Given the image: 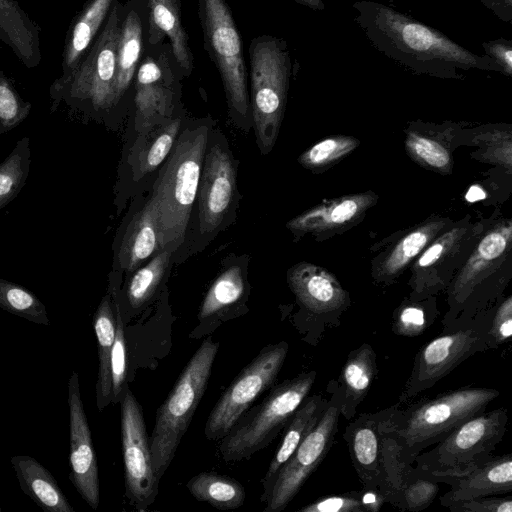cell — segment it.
Masks as SVG:
<instances>
[{
    "mask_svg": "<svg viewBox=\"0 0 512 512\" xmlns=\"http://www.w3.org/2000/svg\"><path fill=\"white\" fill-rule=\"evenodd\" d=\"M352 7L355 23L374 48L415 74L462 79L464 72L473 69L503 73L487 55L474 54L391 7L370 0L355 2Z\"/></svg>",
    "mask_w": 512,
    "mask_h": 512,
    "instance_id": "6da1fadb",
    "label": "cell"
},
{
    "mask_svg": "<svg viewBox=\"0 0 512 512\" xmlns=\"http://www.w3.org/2000/svg\"><path fill=\"white\" fill-rule=\"evenodd\" d=\"M212 125L210 118L186 119L158 170L149 196L156 211L161 250L172 246L176 254L187 238Z\"/></svg>",
    "mask_w": 512,
    "mask_h": 512,
    "instance_id": "7a4b0ae2",
    "label": "cell"
},
{
    "mask_svg": "<svg viewBox=\"0 0 512 512\" xmlns=\"http://www.w3.org/2000/svg\"><path fill=\"white\" fill-rule=\"evenodd\" d=\"M512 278V220L492 216L472 252L447 286L448 329L471 320L494 304Z\"/></svg>",
    "mask_w": 512,
    "mask_h": 512,
    "instance_id": "3957f363",
    "label": "cell"
},
{
    "mask_svg": "<svg viewBox=\"0 0 512 512\" xmlns=\"http://www.w3.org/2000/svg\"><path fill=\"white\" fill-rule=\"evenodd\" d=\"M500 395L494 388L463 386L422 399L405 408L394 404L381 425L401 462L413 465L426 448L445 439L457 426L484 412Z\"/></svg>",
    "mask_w": 512,
    "mask_h": 512,
    "instance_id": "277c9868",
    "label": "cell"
},
{
    "mask_svg": "<svg viewBox=\"0 0 512 512\" xmlns=\"http://www.w3.org/2000/svg\"><path fill=\"white\" fill-rule=\"evenodd\" d=\"M123 4L114 0L102 29L75 72L51 84L50 112L64 104L86 120L110 125Z\"/></svg>",
    "mask_w": 512,
    "mask_h": 512,
    "instance_id": "5b68a950",
    "label": "cell"
},
{
    "mask_svg": "<svg viewBox=\"0 0 512 512\" xmlns=\"http://www.w3.org/2000/svg\"><path fill=\"white\" fill-rule=\"evenodd\" d=\"M237 167V161L226 137L221 131L212 127L208 135L198 184L197 215H195L194 226L191 228L193 234L187 241L185 240L186 243L174 256L188 244L190 246L186 256L188 252H200L234 221L240 198L237 187Z\"/></svg>",
    "mask_w": 512,
    "mask_h": 512,
    "instance_id": "8992f818",
    "label": "cell"
},
{
    "mask_svg": "<svg viewBox=\"0 0 512 512\" xmlns=\"http://www.w3.org/2000/svg\"><path fill=\"white\" fill-rule=\"evenodd\" d=\"M249 100L258 148L262 155L274 147L283 120L291 57L283 38L263 34L250 41Z\"/></svg>",
    "mask_w": 512,
    "mask_h": 512,
    "instance_id": "52a82bcc",
    "label": "cell"
},
{
    "mask_svg": "<svg viewBox=\"0 0 512 512\" xmlns=\"http://www.w3.org/2000/svg\"><path fill=\"white\" fill-rule=\"evenodd\" d=\"M316 376L311 370L274 384L268 395L249 407L220 439L221 458L226 462L246 460L273 442L309 395Z\"/></svg>",
    "mask_w": 512,
    "mask_h": 512,
    "instance_id": "ba28073f",
    "label": "cell"
},
{
    "mask_svg": "<svg viewBox=\"0 0 512 512\" xmlns=\"http://www.w3.org/2000/svg\"><path fill=\"white\" fill-rule=\"evenodd\" d=\"M218 349L219 343L210 338L200 345L156 412L149 440L153 470L159 481L170 466L206 391Z\"/></svg>",
    "mask_w": 512,
    "mask_h": 512,
    "instance_id": "9c48e42d",
    "label": "cell"
},
{
    "mask_svg": "<svg viewBox=\"0 0 512 512\" xmlns=\"http://www.w3.org/2000/svg\"><path fill=\"white\" fill-rule=\"evenodd\" d=\"M204 48L223 84L228 116L244 132L252 128L248 71L241 37L226 0H198Z\"/></svg>",
    "mask_w": 512,
    "mask_h": 512,
    "instance_id": "30bf717a",
    "label": "cell"
},
{
    "mask_svg": "<svg viewBox=\"0 0 512 512\" xmlns=\"http://www.w3.org/2000/svg\"><path fill=\"white\" fill-rule=\"evenodd\" d=\"M491 306L471 320L442 329L417 352L410 376L396 404L408 403L476 353L486 352Z\"/></svg>",
    "mask_w": 512,
    "mask_h": 512,
    "instance_id": "8fae6325",
    "label": "cell"
},
{
    "mask_svg": "<svg viewBox=\"0 0 512 512\" xmlns=\"http://www.w3.org/2000/svg\"><path fill=\"white\" fill-rule=\"evenodd\" d=\"M183 78L169 42L145 41L133 86L132 126L136 135L163 124L182 108Z\"/></svg>",
    "mask_w": 512,
    "mask_h": 512,
    "instance_id": "7c38bea8",
    "label": "cell"
},
{
    "mask_svg": "<svg viewBox=\"0 0 512 512\" xmlns=\"http://www.w3.org/2000/svg\"><path fill=\"white\" fill-rule=\"evenodd\" d=\"M287 283L299 307L294 324L305 342L317 346L328 330L340 326L352 305L350 294L333 273L304 261L289 268Z\"/></svg>",
    "mask_w": 512,
    "mask_h": 512,
    "instance_id": "4fadbf2b",
    "label": "cell"
},
{
    "mask_svg": "<svg viewBox=\"0 0 512 512\" xmlns=\"http://www.w3.org/2000/svg\"><path fill=\"white\" fill-rule=\"evenodd\" d=\"M508 424L506 408L484 411L457 426L431 450L420 453L416 466L436 475H459L492 456Z\"/></svg>",
    "mask_w": 512,
    "mask_h": 512,
    "instance_id": "5bb4252c",
    "label": "cell"
},
{
    "mask_svg": "<svg viewBox=\"0 0 512 512\" xmlns=\"http://www.w3.org/2000/svg\"><path fill=\"white\" fill-rule=\"evenodd\" d=\"M490 218L473 220L466 215L438 235L409 267L411 300H421L445 291L462 267Z\"/></svg>",
    "mask_w": 512,
    "mask_h": 512,
    "instance_id": "9a60e30c",
    "label": "cell"
},
{
    "mask_svg": "<svg viewBox=\"0 0 512 512\" xmlns=\"http://www.w3.org/2000/svg\"><path fill=\"white\" fill-rule=\"evenodd\" d=\"M289 345L286 341L265 346L234 378L212 408L204 428L208 440L222 439L257 397L277 380Z\"/></svg>",
    "mask_w": 512,
    "mask_h": 512,
    "instance_id": "2e32d148",
    "label": "cell"
},
{
    "mask_svg": "<svg viewBox=\"0 0 512 512\" xmlns=\"http://www.w3.org/2000/svg\"><path fill=\"white\" fill-rule=\"evenodd\" d=\"M329 394L321 418L279 471L264 512L283 511L331 450L341 414L338 395Z\"/></svg>",
    "mask_w": 512,
    "mask_h": 512,
    "instance_id": "e0dca14e",
    "label": "cell"
},
{
    "mask_svg": "<svg viewBox=\"0 0 512 512\" xmlns=\"http://www.w3.org/2000/svg\"><path fill=\"white\" fill-rule=\"evenodd\" d=\"M121 404V437L124 462L125 496L138 511H146L156 500V478L142 407L128 388Z\"/></svg>",
    "mask_w": 512,
    "mask_h": 512,
    "instance_id": "ac0fdd59",
    "label": "cell"
},
{
    "mask_svg": "<svg viewBox=\"0 0 512 512\" xmlns=\"http://www.w3.org/2000/svg\"><path fill=\"white\" fill-rule=\"evenodd\" d=\"M146 25L147 0H127L123 5L120 24L110 128H114L132 106L134 80L144 50Z\"/></svg>",
    "mask_w": 512,
    "mask_h": 512,
    "instance_id": "d6986e66",
    "label": "cell"
},
{
    "mask_svg": "<svg viewBox=\"0 0 512 512\" xmlns=\"http://www.w3.org/2000/svg\"><path fill=\"white\" fill-rule=\"evenodd\" d=\"M70 453L69 479L81 498L92 508L100 503L98 465L91 431L80 393L79 375L73 371L68 381Z\"/></svg>",
    "mask_w": 512,
    "mask_h": 512,
    "instance_id": "ffe728a7",
    "label": "cell"
},
{
    "mask_svg": "<svg viewBox=\"0 0 512 512\" xmlns=\"http://www.w3.org/2000/svg\"><path fill=\"white\" fill-rule=\"evenodd\" d=\"M392 409L393 405L377 412L361 413L353 418L354 420L346 426L343 433L352 466L362 486L378 489L385 500L388 485L381 425Z\"/></svg>",
    "mask_w": 512,
    "mask_h": 512,
    "instance_id": "44dd1931",
    "label": "cell"
},
{
    "mask_svg": "<svg viewBox=\"0 0 512 512\" xmlns=\"http://www.w3.org/2000/svg\"><path fill=\"white\" fill-rule=\"evenodd\" d=\"M378 198L365 191L325 200L289 220L286 227L296 240L310 236L322 241L359 224Z\"/></svg>",
    "mask_w": 512,
    "mask_h": 512,
    "instance_id": "7402d4cb",
    "label": "cell"
},
{
    "mask_svg": "<svg viewBox=\"0 0 512 512\" xmlns=\"http://www.w3.org/2000/svg\"><path fill=\"white\" fill-rule=\"evenodd\" d=\"M455 220L432 215L399 233L371 261V277L375 284L389 286L411 266L421 252Z\"/></svg>",
    "mask_w": 512,
    "mask_h": 512,
    "instance_id": "603a6c76",
    "label": "cell"
},
{
    "mask_svg": "<svg viewBox=\"0 0 512 512\" xmlns=\"http://www.w3.org/2000/svg\"><path fill=\"white\" fill-rule=\"evenodd\" d=\"M119 227L113 243V270L119 277L131 274L161 250L157 216L150 196Z\"/></svg>",
    "mask_w": 512,
    "mask_h": 512,
    "instance_id": "cb8c5ba5",
    "label": "cell"
},
{
    "mask_svg": "<svg viewBox=\"0 0 512 512\" xmlns=\"http://www.w3.org/2000/svg\"><path fill=\"white\" fill-rule=\"evenodd\" d=\"M432 475L437 482L450 487L440 497V504L446 508L458 501L504 495L512 491V455H492L459 475Z\"/></svg>",
    "mask_w": 512,
    "mask_h": 512,
    "instance_id": "d4e9b609",
    "label": "cell"
},
{
    "mask_svg": "<svg viewBox=\"0 0 512 512\" xmlns=\"http://www.w3.org/2000/svg\"><path fill=\"white\" fill-rule=\"evenodd\" d=\"M463 124L411 123L405 129L404 145L408 156L418 165L439 174H450L453 168V151L465 143Z\"/></svg>",
    "mask_w": 512,
    "mask_h": 512,
    "instance_id": "484cf974",
    "label": "cell"
},
{
    "mask_svg": "<svg viewBox=\"0 0 512 512\" xmlns=\"http://www.w3.org/2000/svg\"><path fill=\"white\" fill-rule=\"evenodd\" d=\"M182 107L171 119L145 134L136 135L129 155L123 156L121 169L129 166V180L140 184L158 171L171 152L175 141L186 121Z\"/></svg>",
    "mask_w": 512,
    "mask_h": 512,
    "instance_id": "4316f807",
    "label": "cell"
},
{
    "mask_svg": "<svg viewBox=\"0 0 512 512\" xmlns=\"http://www.w3.org/2000/svg\"><path fill=\"white\" fill-rule=\"evenodd\" d=\"M378 375L377 354L369 343H363L349 352L337 379L327 384V392H335L340 403V414L351 420L364 401Z\"/></svg>",
    "mask_w": 512,
    "mask_h": 512,
    "instance_id": "83f0119b",
    "label": "cell"
},
{
    "mask_svg": "<svg viewBox=\"0 0 512 512\" xmlns=\"http://www.w3.org/2000/svg\"><path fill=\"white\" fill-rule=\"evenodd\" d=\"M244 268V260H234L215 278L201 303L199 325L191 337L199 338L207 329L211 331L215 323L227 319L228 313L244 303V297L249 291Z\"/></svg>",
    "mask_w": 512,
    "mask_h": 512,
    "instance_id": "f1b7e54d",
    "label": "cell"
},
{
    "mask_svg": "<svg viewBox=\"0 0 512 512\" xmlns=\"http://www.w3.org/2000/svg\"><path fill=\"white\" fill-rule=\"evenodd\" d=\"M166 38L184 77H189L194 63L189 37L182 25L181 0H147L145 41L159 44Z\"/></svg>",
    "mask_w": 512,
    "mask_h": 512,
    "instance_id": "f546056e",
    "label": "cell"
},
{
    "mask_svg": "<svg viewBox=\"0 0 512 512\" xmlns=\"http://www.w3.org/2000/svg\"><path fill=\"white\" fill-rule=\"evenodd\" d=\"M114 0H87L68 29L62 53L61 75L67 80L92 46L111 10Z\"/></svg>",
    "mask_w": 512,
    "mask_h": 512,
    "instance_id": "4dcf8cb0",
    "label": "cell"
},
{
    "mask_svg": "<svg viewBox=\"0 0 512 512\" xmlns=\"http://www.w3.org/2000/svg\"><path fill=\"white\" fill-rule=\"evenodd\" d=\"M328 399L321 393L308 395L295 411L288 425L278 450L270 461L268 469L262 479L263 492L260 497L266 503L270 497L279 471L291 457L303 439L314 428L321 418Z\"/></svg>",
    "mask_w": 512,
    "mask_h": 512,
    "instance_id": "1f68e13d",
    "label": "cell"
},
{
    "mask_svg": "<svg viewBox=\"0 0 512 512\" xmlns=\"http://www.w3.org/2000/svg\"><path fill=\"white\" fill-rule=\"evenodd\" d=\"M0 40L25 67L35 68L40 64V27L16 0H0Z\"/></svg>",
    "mask_w": 512,
    "mask_h": 512,
    "instance_id": "d6a6232c",
    "label": "cell"
},
{
    "mask_svg": "<svg viewBox=\"0 0 512 512\" xmlns=\"http://www.w3.org/2000/svg\"><path fill=\"white\" fill-rule=\"evenodd\" d=\"M11 465L21 490L47 512H74L56 479L41 463L28 455H16Z\"/></svg>",
    "mask_w": 512,
    "mask_h": 512,
    "instance_id": "836d02e7",
    "label": "cell"
},
{
    "mask_svg": "<svg viewBox=\"0 0 512 512\" xmlns=\"http://www.w3.org/2000/svg\"><path fill=\"white\" fill-rule=\"evenodd\" d=\"M98 345L99 367L96 381V405L103 411L112 400L111 352L115 339L116 319L111 290L103 296L93 318Z\"/></svg>",
    "mask_w": 512,
    "mask_h": 512,
    "instance_id": "e575fe53",
    "label": "cell"
},
{
    "mask_svg": "<svg viewBox=\"0 0 512 512\" xmlns=\"http://www.w3.org/2000/svg\"><path fill=\"white\" fill-rule=\"evenodd\" d=\"M186 487L196 500L219 510L237 509L246 498L245 488L238 480L214 472H201L193 476Z\"/></svg>",
    "mask_w": 512,
    "mask_h": 512,
    "instance_id": "d590c367",
    "label": "cell"
},
{
    "mask_svg": "<svg viewBox=\"0 0 512 512\" xmlns=\"http://www.w3.org/2000/svg\"><path fill=\"white\" fill-rule=\"evenodd\" d=\"M174 254L175 249L166 246L133 272L125 288L126 300L132 309L144 307L153 298L169 273Z\"/></svg>",
    "mask_w": 512,
    "mask_h": 512,
    "instance_id": "8d00e7d4",
    "label": "cell"
},
{
    "mask_svg": "<svg viewBox=\"0 0 512 512\" xmlns=\"http://www.w3.org/2000/svg\"><path fill=\"white\" fill-rule=\"evenodd\" d=\"M440 483L427 470L407 464L392 506L409 512L427 509L435 500Z\"/></svg>",
    "mask_w": 512,
    "mask_h": 512,
    "instance_id": "74e56055",
    "label": "cell"
},
{
    "mask_svg": "<svg viewBox=\"0 0 512 512\" xmlns=\"http://www.w3.org/2000/svg\"><path fill=\"white\" fill-rule=\"evenodd\" d=\"M439 314L436 296L421 300L405 297L393 311L391 330L397 336L418 337L434 324Z\"/></svg>",
    "mask_w": 512,
    "mask_h": 512,
    "instance_id": "f35d334b",
    "label": "cell"
},
{
    "mask_svg": "<svg viewBox=\"0 0 512 512\" xmlns=\"http://www.w3.org/2000/svg\"><path fill=\"white\" fill-rule=\"evenodd\" d=\"M30 166V139L23 137L0 163V210L12 202L24 188Z\"/></svg>",
    "mask_w": 512,
    "mask_h": 512,
    "instance_id": "ab89813d",
    "label": "cell"
},
{
    "mask_svg": "<svg viewBox=\"0 0 512 512\" xmlns=\"http://www.w3.org/2000/svg\"><path fill=\"white\" fill-rule=\"evenodd\" d=\"M360 145V141L348 135H332L321 139L305 150L298 158L299 164L321 173L349 155Z\"/></svg>",
    "mask_w": 512,
    "mask_h": 512,
    "instance_id": "60d3db41",
    "label": "cell"
},
{
    "mask_svg": "<svg viewBox=\"0 0 512 512\" xmlns=\"http://www.w3.org/2000/svg\"><path fill=\"white\" fill-rule=\"evenodd\" d=\"M471 134V144L479 149L473 153V157L482 162L498 164L511 171V128L501 126H486Z\"/></svg>",
    "mask_w": 512,
    "mask_h": 512,
    "instance_id": "b9f144b4",
    "label": "cell"
},
{
    "mask_svg": "<svg viewBox=\"0 0 512 512\" xmlns=\"http://www.w3.org/2000/svg\"><path fill=\"white\" fill-rule=\"evenodd\" d=\"M0 308L36 324L48 326L45 305L25 287L0 278Z\"/></svg>",
    "mask_w": 512,
    "mask_h": 512,
    "instance_id": "7bdbcfd3",
    "label": "cell"
},
{
    "mask_svg": "<svg viewBox=\"0 0 512 512\" xmlns=\"http://www.w3.org/2000/svg\"><path fill=\"white\" fill-rule=\"evenodd\" d=\"M111 290V288L109 287ZM116 319L115 339L111 352V380H112V400L111 403L121 401L126 384V338L124 330V321L122 318L121 307L118 298L111 290Z\"/></svg>",
    "mask_w": 512,
    "mask_h": 512,
    "instance_id": "ee69618b",
    "label": "cell"
},
{
    "mask_svg": "<svg viewBox=\"0 0 512 512\" xmlns=\"http://www.w3.org/2000/svg\"><path fill=\"white\" fill-rule=\"evenodd\" d=\"M31 109L32 104L20 96L12 81L0 71V135L19 126Z\"/></svg>",
    "mask_w": 512,
    "mask_h": 512,
    "instance_id": "f6af8a7d",
    "label": "cell"
},
{
    "mask_svg": "<svg viewBox=\"0 0 512 512\" xmlns=\"http://www.w3.org/2000/svg\"><path fill=\"white\" fill-rule=\"evenodd\" d=\"M512 336V296L504 294L491 306L488 348L496 349Z\"/></svg>",
    "mask_w": 512,
    "mask_h": 512,
    "instance_id": "bcb514c9",
    "label": "cell"
},
{
    "mask_svg": "<svg viewBox=\"0 0 512 512\" xmlns=\"http://www.w3.org/2000/svg\"><path fill=\"white\" fill-rule=\"evenodd\" d=\"M299 512H366L362 491L325 495L298 509Z\"/></svg>",
    "mask_w": 512,
    "mask_h": 512,
    "instance_id": "7dc6e473",
    "label": "cell"
},
{
    "mask_svg": "<svg viewBox=\"0 0 512 512\" xmlns=\"http://www.w3.org/2000/svg\"><path fill=\"white\" fill-rule=\"evenodd\" d=\"M451 512H512L510 496H485L452 503L447 507Z\"/></svg>",
    "mask_w": 512,
    "mask_h": 512,
    "instance_id": "c3c4849f",
    "label": "cell"
},
{
    "mask_svg": "<svg viewBox=\"0 0 512 512\" xmlns=\"http://www.w3.org/2000/svg\"><path fill=\"white\" fill-rule=\"evenodd\" d=\"M486 55L497 63L505 75L512 74V41L506 39L491 40L482 43Z\"/></svg>",
    "mask_w": 512,
    "mask_h": 512,
    "instance_id": "681fc988",
    "label": "cell"
},
{
    "mask_svg": "<svg viewBox=\"0 0 512 512\" xmlns=\"http://www.w3.org/2000/svg\"><path fill=\"white\" fill-rule=\"evenodd\" d=\"M500 20L511 23L512 21V0H480Z\"/></svg>",
    "mask_w": 512,
    "mask_h": 512,
    "instance_id": "f907efd6",
    "label": "cell"
},
{
    "mask_svg": "<svg viewBox=\"0 0 512 512\" xmlns=\"http://www.w3.org/2000/svg\"><path fill=\"white\" fill-rule=\"evenodd\" d=\"M466 200L469 202H475L486 198L485 190L480 185H474L470 187L466 193Z\"/></svg>",
    "mask_w": 512,
    "mask_h": 512,
    "instance_id": "816d5d0a",
    "label": "cell"
},
{
    "mask_svg": "<svg viewBox=\"0 0 512 512\" xmlns=\"http://www.w3.org/2000/svg\"><path fill=\"white\" fill-rule=\"evenodd\" d=\"M296 3L306 6L313 10H323L325 8L322 0H294Z\"/></svg>",
    "mask_w": 512,
    "mask_h": 512,
    "instance_id": "f5cc1de1",
    "label": "cell"
}]
</instances>
